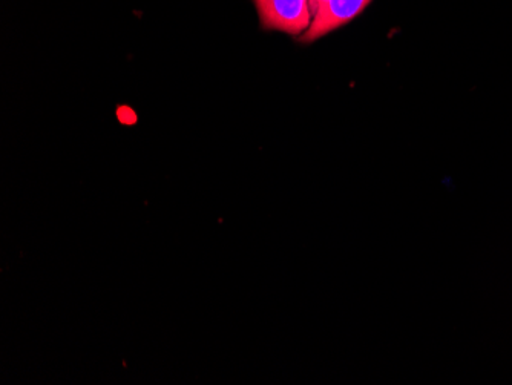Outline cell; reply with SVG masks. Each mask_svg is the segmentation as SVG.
<instances>
[{
    "mask_svg": "<svg viewBox=\"0 0 512 385\" xmlns=\"http://www.w3.org/2000/svg\"><path fill=\"white\" fill-rule=\"evenodd\" d=\"M255 7L266 30L301 37L312 25L310 0H255Z\"/></svg>",
    "mask_w": 512,
    "mask_h": 385,
    "instance_id": "6da1fadb",
    "label": "cell"
},
{
    "mask_svg": "<svg viewBox=\"0 0 512 385\" xmlns=\"http://www.w3.org/2000/svg\"><path fill=\"white\" fill-rule=\"evenodd\" d=\"M371 0H310L313 20L309 30L299 39L302 43H313L327 34L350 24L368 7Z\"/></svg>",
    "mask_w": 512,
    "mask_h": 385,
    "instance_id": "7a4b0ae2",
    "label": "cell"
}]
</instances>
